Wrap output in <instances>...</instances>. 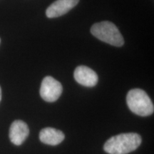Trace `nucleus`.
I'll list each match as a JSON object with an SVG mask.
<instances>
[{
	"instance_id": "obj_10",
	"label": "nucleus",
	"mask_w": 154,
	"mask_h": 154,
	"mask_svg": "<svg viewBox=\"0 0 154 154\" xmlns=\"http://www.w3.org/2000/svg\"><path fill=\"white\" fill-rule=\"evenodd\" d=\"M0 43H1V38H0Z\"/></svg>"
},
{
	"instance_id": "obj_1",
	"label": "nucleus",
	"mask_w": 154,
	"mask_h": 154,
	"mask_svg": "<svg viewBox=\"0 0 154 154\" xmlns=\"http://www.w3.org/2000/svg\"><path fill=\"white\" fill-rule=\"evenodd\" d=\"M141 143V137L136 133H126L108 139L103 150L109 154H128L134 151Z\"/></svg>"
},
{
	"instance_id": "obj_9",
	"label": "nucleus",
	"mask_w": 154,
	"mask_h": 154,
	"mask_svg": "<svg viewBox=\"0 0 154 154\" xmlns=\"http://www.w3.org/2000/svg\"><path fill=\"white\" fill-rule=\"evenodd\" d=\"M2 100V89H1V87H0V101H1Z\"/></svg>"
},
{
	"instance_id": "obj_3",
	"label": "nucleus",
	"mask_w": 154,
	"mask_h": 154,
	"mask_svg": "<svg viewBox=\"0 0 154 154\" xmlns=\"http://www.w3.org/2000/svg\"><path fill=\"white\" fill-rule=\"evenodd\" d=\"M91 33L98 39L114 47H122L124 44L120 31L111 22L104 21L96 23L91 26Z\"/></svg>"
},
{
	"instance_id": "obj_4",
	"label": "nucleus",
	"mask_w": 154,
	"mask_h": 154,
	"mask_svg": "<svg viewBox=\"0 0 154 154\" xmlns=\"http://www.w3.org/2000/svg\"><path fill=\"white\" fill-rule=\"evenodd\" d=\"M63 91L61 83L51 76H46L42 80L40 96L45 101L54 102L60 97Z\"/></svg>"
},
{
	"instance_id": "obj_6",
	"label": "nucleus",
	"mask_w": 154,
	"mask_h": 154,
	"mask_svg": "<svg viewBox=\"0 0 154 154\" xmlns=\"http://www.w3.org/2000/svg\"><path fill=\"white\" fill-rule=\"evenodd\" d=\"M29 129L27 124L21 120H16L9 128V139L16 146H20L28 137Z\"/></svg>"
},
{
	"instance_id": "obj_8",
	"label": "nucleus",
	"mask_w": 154,
	"mask_h": 154,
	"mask_svg": "<svg viewBox=\"0 0 154 154\" xmlns=\"http://www.w3.org/2000/svg\"><path fill=\"white\" fill-rule=\"evenodd\" d=\"M65 136L61 131L47 127L39 133V139L43 143L50 146H57L64 140Z\"/></svg>"
},
{
	"instance_id": "obj_7",
	"label": "nucleus",
	"mask_w": 154,
	"mask_h": 154,
	"mask_svg": "<svg viewBox=\"0 0 154 154\" xmlns=\"http://www.w3.org/2000/svg\"><path fill=\"white\" fill-rule=\"evenodd\" d=\"M79 0H57L48 7L46 15L48 18H56L66 14L76 7Z\"/></svg>"
},
{
	"instance_id": "obj_5",
	"label": "nucleus",
	"mask_w": 154,
	"mask_h": 154,
	"mask_svg": "<svg viewBox=\"0 0 154 154\" xmlns=\"http://www.w3.org/2000/svg\"><path fill=\"white\" fill-rule=\"evenodd\" d=\"M74 77L77 83L86 87L95 86L99 81L97 74L86 66L76 67L74 73Z\"/></svg>"
},
{
	"instance_id": "obj_2",
	"label": "nucleus",
	"mask_w": 154,
	"mask_h": 154,
	"mask_svg": "<svg viewBox=\"0 0 154 154\" xmlns=\"http://www.w3.org/2000/svg\"><path fill=\"white\" fill-rule=\"evenodd\" d=\"M126 102L130 110L135 114L149 116L153 113V103L143 90L140 88L130 90L127 94Z\"/></svg>"
}]
</instances>
